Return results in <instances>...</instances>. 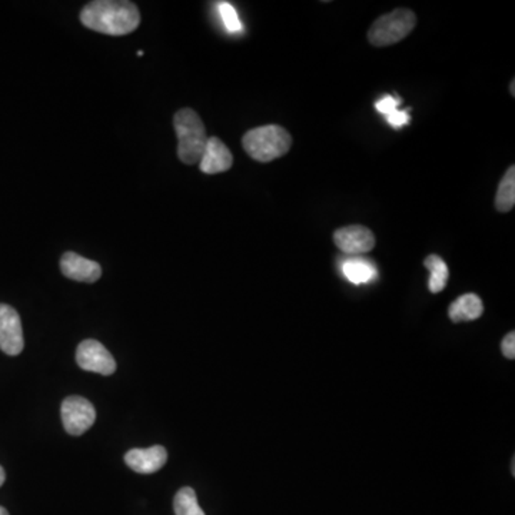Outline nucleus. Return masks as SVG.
I'll use <instances>...</instances> for the list:
<instances>
[{
    "mask_svg": "<svg viewBox=\"0 0 515 515\" xmlns=\"http://www.w3.org/2000/svg\"><path fill=\"white\" fill-rule=\"evenodd\" d=\"M81 22L91 31L122 36L138 29L141 14L135 4L126 0H96L82 9Z\"/></svg>",
    "mask_w": 515,
    "mask_h": 515,
    "instance_id": "1",
    "label": "nucleus"
},
{
    "mask_svg": "<svg viewBox=\"0 0 515 515\" xmlns=\"http://www.w3.org/2000/svg\"><path fill=\"white\" fill-rule=\"evenodd\" d=\"M178 136V156L185 165H196L203 158L208 135L203 119L193 109H181L173 116Z\"/></svg>",
    "mask_w": 515,
    "mask_h": 515,
    "instance_id": "2",
    "label": "nucleus"
},
{
    "mask_svg": "<svg viewBox=\"0 0 515 515\" xmlns=\"http://www.w3.org/2000/svg\"><path fill=\"white\" fill-rule=\"evenodd\" d=\"M243 146L251 158L266 163L282 158L290 152L292 136L280 125L260 126L246 132L243 138Z\"/></svg>",
    "mask_w": 515,
    "mask_h": 515,
    "instance_id": "3",
    "label": "nucleus"
},
{
    "mask_svg": "<svg viewBox=\"0 0 515 515\" xmlns=\"http://www.w3.org/2000/svg\"><path fill=\"white\" fill-rule=\"evenodd\" d=\"M417 26L414 12L400 7L391 14L381 16L368 31V41L374 46L384 47L398 44Z\"/></svg>",
    "mask_w": 515,
    "mask_h": 515,
    "instance_id": "4",
    "label": "nucleus"
},
{
    "mask_svg": "<svg viewBox=\"0 0 515 515\" xmlns=\"http://www.w3.org/2000/svg\"><path fill=\"white\" fill-rule=\"evenodd\" d=\"M96 421V411L91 401L78 395L64 398L62 402V422L71 435H82Z\"/></svg>",
    "mask_w": 515,
    "mask_h": 515,
    "instance_id": "5",
    "label": "nucleus"
},
{
    "mask_svg": "<svg viewBox=\"0 0 515 515\" xmlns=\"http://www.w3.org/2000/svg\"><path fill=\"white\" fill-rule=\"evenodd\" d=\"M76 362L82 370L94 374L112 375L116 371V362L106 348L96 340H84L76 350Z\"/></svg>",
    "mask_w": 515,
    "mask_h": 515,
    "instance_id": "6",
    "label": "nucleus"
},
{
    "mask_svg": "<svg viewBox=\"0 0 515 515\" xmlns=\"http://www.w3.org/2000/svg\"><path fill=\"white\" fill-rule=\"evenodd\" d=\"M24 347V328L19 313L11 305L0 303V350L15 357L21 354Z\"/></svg>",
    "mask_w": 515,
    "mask_h": 515,
    "instance_id": "7",
    "label": "nucleus"
},
{
    "mask_svg": "<svg viewBox=\"0 0 515 515\" xmlns=\"http://www.w3.org/2000/svg\"><path fill=\"white\" fill-rule=\"evenodd\" d=\"M333 243L345 255L361 256L374 250L375 235L367 226H343L333 233Z\"/></svg>",
    "mask_w": 515,
    "mask_h": 515,
    "instance_id": "8",
    "label": "nucleus"
},
{
    "mask_svg": "<svg viewBox=\"0 0 515 515\" xmlns=\"http://www.w3.org/2000/svg\"><path fill=\"white\" fill-rule=\"evenodd\" d=\"M166 461H168V452L162 445L134 448L125 454L126 465L138 474H154L159 471Z\"/></svg>",
    "mask_w": 515,
    "mask_h": 515,
    "instance_id": "9",
    "label": "nucleus"
},
{
    "mask_svg": "<svg viewBox=\"0 0 515 515\" xmlns=\"http://www.w3.org/2000/svg\"><path fill=\"white\" fill-rule=\"evenodd\" d=\"M61 271L69 280L78 282H96L102 276V268L98 262L86 260L74 253H64L61 258Z\"/></svg>",
    "mask_w": 515,
    "mask_h": 515,
    "instance_id": "10",
    "label": "nucleus"
},
{
    "mask_svg": "<svg viewBox=\"0 0 515 515\" xmlns=\"http://www.w3.org/2000/svg\"><path fill=\"white\" fill-rule=\"evenodd\" d=\"M233 156L228 146L219 138H208L199 169L208 175H215L233 168Z\"/></svg>",
    "mask_w": 515,
    "mask_h": 515,
    "instance_id": "11",
    "label": "nucleus"
},
{
    "mask_svg": "<svg viewBox=\"0 0 515 515\" xmlns=\"http://www.w3.org/2000/svg\"><path fill=\"white\" fill-rule=\"evenodd\" d=\"M484 313V303L475 293H465L450 305L448 317L452 322H469L479 320Z\"/></svg>",
    "mask_w": 515,
    "mask_h": 515,
    "instance_id": "12",
    "label": "nucleus"
},
{
    "mask_svg": "<svg viewBox=\"0 0 515 515\" xmlns=\"http://www.w3.org/2000/svg\"><path fill=\"white\" fill-rule=\"evenodd\" d=\"M341 272L355 285L368 283L377 278L374 263L362 256H347L345 260L341 261Z\"/></svg>",
    "mask_w": 515,
    "mask_h": 515,
    "instance_id": "13",
    "label": "nucleus"
},
{
    "mask_svg": "<svg viewBox=\"0 0 515 515\" xmlns=\"http://www.w3.org/2000/svg\"><path fill=\"white\" fill-rule=\"evenodd\" d=\"M424 265L430 271L428 288L432 293L441 292L447 286L448 278H450L447 263L444 262L441 256L428 255L425 258Z\"/></svg>",
    "mask_w": 515,
    "mask_h": 515,
    "instance_id": "14",
    "label": "nucleus"
},
{
    "mask_svg": "<svg viewBox=\"0 0 515 515\" xmlns=\"http://www.w3.org/2000/svg\"><path fill=\"white\" fill-rule=\"evenodd\" d=\"M515 205V168L510 166L499 185L495 196V208L499 213H510Z\"/></svg>",
    "mask_w": 515,
    "mask_h": 515,
    "instance_id": "15",
    "label": "nucleus"
},
{
    "mask_svg": "<svg viewBox=\"0 0 515 515\" xmlns=\"http://www.w3.org/2000/svg\"><path fill=\"white\" fill-rule=\"evenodd\" d=\"M173 510L176 515H205L203 510L199 507L196 492L191 487H183L176 492Z\"/></svg>",
    "mask_w": 515,
    "mask_h": 515,
    "instance_id": "16",
    "label": "nucleus"
},
{
    "mask_svg": "<svg viewBox=\"0 0 515 515\" xmlns=\"http://www.w3.org/2000/svg\"><path fill=\"white\" fill-rule=\"evenodd\" d=\"M218 11L221 17H223L226 31L235 34V32H240L243 29V24H241L238 12H236L233 5L228 4V2H221V4H218Z\"/></svg>",
    "mask_w": 515,
    "mask_h": 515,
    "instance_id": "17",
    "label": "nucleus"
},
{
    "mask_svg": "<svg viewBox=\"0 0 515 515\" xmlns=\"http://www.w3.org/2000/svg\"><path fill=\"white\" fill-rule=\"evenodd\" d=\"M401 99L394 98V96H384V98L380 99V101L375 104V109H377L380 114H394L395 111H398V106H400Z\"/></svg>",
    "mask_w": 515,
    "mask_h": 515,
    "instance_id": "18",
    "label": "nucleus"
},
{
    "mask_svg": "<svg viewBox=\"0 0 515 515\" xmlns=\"http://www.w3.org/2000/svg\"><path fill=\"white\" fill-rule=\"evenodd\" d=\"M385 118L392 128H402L410 124V114L407 111H401V109L395 111L394 114H388Z\"/></svg>",
    "mask_w": 515,
    "mask_h": 515,
    "instance_id": "19",
    "label": "nucleus"
},
{
    "mask_svg": "<svg viewBox=\"0 0 515 515\" xmlns=\"http://www.w3.org/2000/svg\"><path fill=\"white\" fill-rule=\"evenodd\" d=\"M501 350H502V354H504L505 358H509V360H514L515 358L514 331H511V332L507 333V335H505L504 340H502Z\"/></svg>",
    "mask_w": 515,
    "mask_h": 515,
    "instance_id": "20",
    "label": "nucleus"
},
{
    "mask_svg": "<svg viewBox=\"0 0 515 515\" xmlns=\"http://www.w3.org/2000/svg\"><path fill=\"white\" fill-rule=\"evenodd\" d=\"M5 480H6V474H5V470L0 467V487L5 484Z\"/></svg>",
    "mask_w": 515,
    "mask_h": 515,
    "instance_id": "21",
    "label": "nucleus"
},
{
    "mask_svg": "<svg viewBox=\"0 0 515 515\" xmlns=\"http://www.w3.org/2000/svg\"><path fill=\"white\" fill-rule=\"evenodd\" d=\"M514 86H515V82L512 81V82H511V84H510V91H511L512 96H515V88H514Z\"/></svg>",
    "mask_w": 515,
    "mask_h": 515,
    "instance_id": "22",
    "label": "nucleus"
},
{
    "mask_svg": "<svg viewBox=\"0 0 515 515\" xmlns=\"http://www.w3.org/2000/svg\"><path fill=\"white\" fill-rule=\"evenodd\" d=\"M0 515H9V512H7V510L4 509V507H0Z\"/></svg>",
    "mask_w": 515,
    "mask_h": 515,
    "instance_id": "23",
    "label": "nucleus"
}]
</instances>
